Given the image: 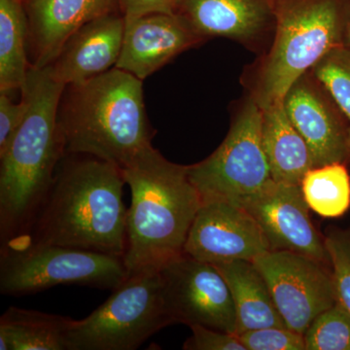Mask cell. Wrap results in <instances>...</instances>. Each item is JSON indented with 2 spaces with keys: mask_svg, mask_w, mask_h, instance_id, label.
Wrapping results in <instances>:
<instances>
[{
  "mask_svg": "<svg viewBox=\"0 0 350 350\" xmlns=\"http://www.w3.org/2000/svg\"><path fill=\"white\" fill-rule=\"evenodd\" d=\"M253 262L290 330L305 335L313 320L337 304L330 265L286 250H269Z\"/></svg>",
  "mask_w": 350,
  "mask_h": 350,
  "instance_id": "10",
  "label": "cell"
},
{
  "mask_svg": "<svg viewBox=\"0 0 350 350\" xmlns=\"http://www.w3.org/2000/svg\"><path fill=\"white\" fill-rule=\"evenodd\" d=\"M278 0H182L178 14L206 39L224 38L253 52L268 49Z\"/></svg>",
  "mask_w": 350,
  "mask_h": 350,
  "instance_id": "14",
  "label": "cell"
},
{
  "mask_svg": "<svg viewBox=\"0 0 350 350\" xmlns=\"http://www.w3.org/2000/svg\"><path fill=\"white\" fill-rule=\"evenodd\" d=\"M344 45L350 48V11L349 21H347V29H345Z\"/></svg>",
  "mask_w": 350,
  "mask_h": 350,
  "instance_id": "30",
  "label": "cell"
},
{
  "mask_svg": "<svg viewBox=\"0 0 350 350\" xmlns=\"http://www.w3.org/2000/svg\"><path fill=\"white\" fill-rule=\"evenodd\" d=\"M192 336L184 342L185 350H246L236 334L202 325L190 326Z\"/></svg>",
  "mask_w": 350,
  "mask_h": 350,
  "instance_id": "27",
  "label": "cell"
},
{
  "mask_svg": "<svg viewBox=\"0 0 350 350\" xmlns=\"http://www.w3.org/2000/svg\"><path fill=\"white\" fill-rule=\"evenodd\" d=\"M347 117L350 128V48H334L312 69Z\"/></svg>",
  "mask_w": 350,
  "mask_h": 350,
  "instance_id": "24",
  "label": "cell"
},
{
  "mask_svg": "<svg viewBox=\"0 0 350 350\" xmlns=\"http://www.w3.org/2000/svg\"><path fill=\"white\" fill-rule=\"evenodd\" d=\"M126 278L123 257L22 238L1 244L0 293L3 295L23 296L59 285L114 290Z\"/></svg>",
  "mask_w": 350,
  "mask_h": 350,
  "instance_id": "6",
  "label": "cell"
},
{
  "mask_svg": "<svg viewBox=\"0 0 350 350\" xmlns=\"http://www.w3.org/2000/svg\"><path fill=\"white\" fill-rule=\"evenodd\" d=\"M324 241L330 257L337 303L350 314V232L330 230Z\"/></svg>",
  "mask_w": 350,
  "mask_h": 350,
  "instance_id": "25",
  "label": "cell"
},
{
  "mask_svg": "<svg viewBox=\"0 0 350 350\" xmlns=\"http://www.w3.org/2000/svg\"><path fill=\"white\" fill-rule=\"evenodd\" d=\"M66 85L49 68H29L21 89L29 103L19 129L0 150L1 244L22 236L49 194L57 167L66 155L57 110Z\"/></svg>",
  "mask_w": 350,
  "mask_h": 350,
  "instance_id": "2",
  "label": "cell"
},
{
  "mask_svg": "<svg viewBox=\"0 0 350 350\" xmlns=\"http://www.w3.org/2000/svg\"><path fill=\"white\" fill-rule=\"evenodd\" d=\"M29 103L22 96L19 103H13L8 94L0 92V150L3 149L19 129L27 115Z\"/></svg>",
  "mask_w": 350,
  "mask_h": 350,
  "instance_id": "28",
  "label": "cell"
},
{
  "mask_svg": "<svg viewBox=\"0 0 350 350\" xmlns=\"http://www.w3.org/2000/svg\"><path fill=\"white\" fill-rule=\"evenodd\" d=\"M349 11L350 0H278L268 49L244 72L246 94L261 109L282 103L298 78L344 45Z\"/></svg>",
  "mask_w": 350,
  "mask_h": 350,
  "instance_id": "5",
  "label": "cell"
},
{
  "mask_svg": "<svg viewBox=\"0 0 350 350\" xmlns=\"http://www.w3.org/2000/svg\"><path fill=\"white\" fill-rule=\"evenodd\" d=\"M57 123L68 154L107 161L120 169L152 146L144 81L117 68L64 88Z\"/></svg>",
  "mask_w": 350,
  "mask_h": 350,
  "instance_id": "4",
  "label": "cell"
},
{
  "mask_svg": "<svg viewBox=\"0 0 350 350\" xmlns=\"http://www.w3.org/2000/svg\"><path fill=\"white\" fill-rule=\"evenodd\" d=\"M31 68L25 0H0V92L22 89Z\"/></svg>",
  "mask_w": 350,
  "mask_h": 350,
  "instance_id": "21",
  "label": "cell"
},
{
  "mask_svg": "<svg viewBox=\"0 0 350 350\" xmlns=\"http://www.w3.org/2000/svg\"><path fill=\"white\" fill-rule=\"evenodd\" d=\"M182 0H120V11L126 23L153 14H178Z\"/></svg>",
  "mask_w": 350,
  "mask_h": 350,
  "instance_id": "29",
  "label": "cell"
},
{
  "mask_svg": "<svg viewBox=\"0 0 350 350\" xmlns=\"http://www.w3.org/2000/svg\"><path fill=\"white\" fill-rule=\"evenodd\" d=\"M301 189L308 207L322 217H340L349 209L350 175L345 163L312 167L304 175Z\"/></svg>",
  "mask_w": 350,
  "mask_h": 350,
  "instance_id": "22",
  "label": "cell"
},
{
  "mask_svg": "<svg viewBox=\"0 0 350 350\" xmlns=\"http://www.w3.org/2000/svg\"><path fill=\"white\" fill-rule=\"evenodd\" d=\"M283 105L312 151L314 167L350 163V128L336 101L312 70L289 88Z\"/></svg>",
  "mask_w": 350,
  "mask_h": 350,
  "instance_id": "13",
  "label": "cell"
},
{
  "mask_svg": "<svg viewBox=\"0 0 350 350\" xmlns=\"http://www.w3.org/2000/svg\"><path fill=\"white\" fill-rule=\"evenodd\" d=\"M72 320L10 306L0 319V350H68Z\"/></svg>",
  "mask_w": 350,
  "mask_h": 350,
  "instance_id": "20",
  "label": "cell"
},
{
  "mask_svg": "<svg viewBox=\"0 0 350 350\" xmlns=\"http://www.w3.org/2000/svg\"><path fill=\"white\" fill-rule=\"evenodd\" d=\"M121 170L131 193L124 255L128 278L158 273L183 254L202 197L188 165L170 162L153 145Z\"/></svg>",
  "mask_w": 350,
  "mask_h": 350,
  "instance_id": "3",
  "label": "cell"
},
{
  "mask_svg": "<svg viewBox=\"0 0 350 350\" xmlns=\"http://www.w3.org/2000/svg\"><path fill=\"white\" fill-rule=\"evenodd\" d=\"M163 300L174 324L236 334V308L224 276L211 262L183 253L160 271Z\"/></svg>",
  "mask_w": 350,
  "mask_h": 350,
  "instance_id": "9",
  "label": "cell"
},
{
  "mask_svg": "<svg viewBox=\"0 0 350 350\" xmlns=\"http://www.w3.org/2000/svg\"><path fill=\"white\" fill-rule=\"evenodd\" d=\"M31 68L56 59L68 38L83 25L120 11V0H25Z\"/></svg>",
  "mask_w": 350,
  "mask_h": 350,
  "instance_id": "17",
  "label": "cell"
},
{
  "mask_svg": "<svg viewBox=\"0 0 350 350\" xmlns=\"http://www.w3.org/2000/svg\"><path fill=\"white\" fill-rule=\"evenodd\" d=\"M306 350H350V314L336 304L317 317L305 335Z\"/></svg>",
  "mask_w": 350,
  "mask_h": 350,
  "instance_id": "23",
  "label": "cell"
},
{
  "mask_svg": "<svg viewBox=\"0 0 350 350\" xmlns=\"http://www.w3.org/2000/svg\"><path fill=\"white\" fill-rule=\"evenodd\" d=\"M125 184L118 165L93 156L68 154L36 220L17 238L124 258Z\"/></svg>",
  "mask_w": 350,
  "mask_h": 350,
  "instance_id": "1",
  "label": "cell"
},
{
  "mask_svg": "<svg viewBox=\"0 0 350 350\" xmlns=\"http://www.w3.org/2000/svg\"><path fill=\"white\" fill-rule=\"evenodd\" d=\"M179 14H153L126 23L125 36L115 68L144 80L175 57L206 42Z\"/></svg>",
  "mask_w": 350,
  "mask_h": 350,
  "instance_id": "15",
  "label": "cell"
},
{
  "mask_svg": "<svg viewBox=\"0 0 350 350\" xmlns=\"http://www.w3.org/2000/svg\"><path fill=\"white\" fill-rule=\"evenodd\" d=\"M271 250L254 218L228 200H204L189 230L184 253L200 261L220 264L254 261Z\"/></svg>",
  "mask_w": 350,
  "mask_h": 350,
  "instance_id": "12",
  "label": "cell"
},
{
  "mask_svg": "<svg viewBox=\"0 0 350 350\" xmlns=\"http://www.w3.org/2000/svg\"><path fill=\"white\" fill-rule=\"evenodd\" d=\"M262 111V144L271 178L301 185L304 175L314 167L310 147L288 117L283 101Z\"/></svg>",
  "mask_w": 350,
  "mask_h": 350,
  "instance_id": "18",
  "label": "cell"
},
{
  "mask_svg": "<svg viewBox=\"0 0 350 350\" xmlns=\"http://www.w3.org/2000/svg\"><path fill=\"white\" fill-rule=\"evenodd\" d=\"M172 324L160 271L129 276L89 317L72 320L68 350H135Z\"/></svg>",
  "mask_w": 350,
  "mask_h": 350,
  "instance_id": "7",
  "label": "cell"
},
{
  "mask_svg": "<svg viewBox=\"0 0 350 350\" xmlns=\"http://www.w3.org/2000/svg\"><path fill=\"white\" fill-rule=\"evenodd\" d=\"M238 337L246 350H306L304 335L286 327L243 332Z\"/></svg>",
  "mask_w": 350,
  "mask_h": 350,
  "instance_id": "26",
  "label": "cell"
},
{
  "mask_svg": "<svg viewBox=\"0 0 350 350\" xmlns=\"http://www.w3.org/2000/svg\"><path fill=\"white\" fill-rule=\"evenodd\" d=\"M214 266L231 290L238 320L237 335L268 327H286L254 262L239 260Z\"/></svg>",
  "mask_w": 350,
  "mask_h": 350,
  "instance_id": "19",
  "label": "cell"
},
{
  "mask_svg": "<svg viewBox=\"0 0 350 350\" xmlns=\"http://www.w3.org/2000/svg\"><path fill=\"white\" fill-rule=\"evenodd\" d=\"M261 107L246 94L220 146L188 165L189 178L204 200L237 202L273 180L262 144Z\"/></svg>",
  "mask_w": 350,
  "mask_h": 350,
  "instance_id": "8",
  "label": "cell"
},
{
  "mask_svg": "<svg viewBox=\"0 0 350 350\" xmlns=\"http://www.w3.org/2000/svg\"><path fill=\"white\" fill-rule=\"evenodd\" d=\"M125 29L126 21L121 11L83 25L47 66L51 75L68 86L88 81L114 68L121 55Z\"/></svg>",
  "mask_w": 350,
  "mask_h": 350,
  "instance_id": "16",
  "label": "cell"
},
{
  "mask_svg": "<svg viewBox=\"0 0 350 350\" xmlns=\"http://www.w3.org/2000/svg\"><path fill=\"white\" fill-rule=\"evenodd\" d=\"M234 202L254 218L271 250L291 251L331 266L325 241L313 225L301 185L271 180L255 194Z\"/></svg>",
  "mask_w": 350,
  "mask_h": 350,
  "instance_id": "11",
  "label": "cell"
}]
</instances>
